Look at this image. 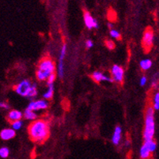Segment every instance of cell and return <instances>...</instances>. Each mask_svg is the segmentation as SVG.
<instances>
[{
  "mask_svg": "<svg viewBox=\"0 0 159 159\" xmlns=\"http://www.w3.org/2000/svg\"><path fill=\"white\" fill-rule=\"evenodd\" d=\"M56 65L53 60L48 56H45L40 60L37 66V70L36 72L37 78L40 81L48 80L50 76L55 74Z\"/></svg>",
  "mask_w": 159,
  "mask_h": 159,
  "instance_id": "2",
  "label": "cell"
},
{
  "mask_svg": "<svg viewBox=\"0 0 159 159\" xmlns=\"http://www.w3.org/2000/svg\"><path fill=\"white\" fill-rule=\"evenodd\" d=\"M110 36L112 37H113V38L116 39V40H120V39H121L120 33L117 31V30H110Z\"/></svg>",
  "mask_w": 159,
  "mask_h": 159,
  "instance_id": "22",
  "label": "cell"
},
{
  "mask_svg": "<svg viewBox=\"0 0 159 159\" xmlns=\"http://www.w3.org/2000/svg\"><path fill=\"white\" fill-rule=\"evenodd\" d=\"M159 82V73L155 74V76H154V79H153L152 82V86L153 87H156L157 86Z\"/></svg>",
  "mask_w": 159,
  "mask_h": 159,
  "instance_id": "25",
  "label": "cell"
},
{
  "mask_svg": "<svg viewBox=\"0 0 159 159\" xmlns=\"http://www.w3.org/2000/svg\"><path fill=\"white\" fill-rule=\"evenodd\" d=\"M66 52V44H63L62 46L61 52H60V59H59V64H58V75L60 79H63L64 75V66H63V60H64L65 55Z\"/></svg>",
  "mask_w": 159,
  "mask_h": 159,
  "instance_id": "7",
  "label": "cell"
},
{
  "mask_svg": "<svg viewBox=\"0 0 159 159\" xmlns=\"http://www.w3.org/2000/svg\"><path fill=\"white\" fill-rule=\"evenodd\" d=\"M56 74H53V75H52L47 80V85H50V84H54V82L56 81Z\"/></svg>",
  "mask_w": 159,
  "mask_h": 159,
  "instance_id": "24",
  "label": "cell"
},
{
  "mask_svg": "<svg viewBox=\"0 0 159 159\" xmlns=\"http://www.w3.org/2000/svg\"><path fill=\"white\" fill-rule=\"evenodd\" d=\"M37 85H36L35 83H33V86H32L31 90H30V93H29V95H28V97H27V98H35V97L37 96Z\"/></svg>",
  "mask_w": 159,
  "mask_h": 159,
  "instance_id": "19",
  "label": "cell"
},
{
  "mask_svg": "<svg viewBox=\"0 0 159 159\" xmlns=\"http://www.w3.org/2000/svg\"><path fill=\"white\" fill-rule=\"evenodd\" d=\"M144 143L147 144V147H148V148H149V150H150V151L151 153L154 152V150H156V148H157V143H156L155 141H154V139L150 140V141L144 142Z\"/></svg>",
  "mask_w": 159,
  "mask_h": 159,
  "instance_id": "18",
  "label": "cell"
},
{
  "mask_svg": "<svg viewBox=\"0 0 159 159\" xmlns=\"http://www.w3.org/2000/svg\"><path fill=\"white\" fill-rule=\"evenodd\" d=\"M0 107L1 108H6V109H7V108H9V105H7V103H5V102H1L0 103Z\"/></svg>",
  "mask_w": 159,
  "mask_h": 159,
  "instance_id": "29",
  "label": "cell"
},
{
  "mask_svg": "<svg viewBox=\"0 0 159 159\" xmlns=\"http://www.w3.org/2000/svg\"><path fill=\"white\" fill-rule=\"evenodd\" d=\"M121 132H122V129L120 126L116 127L115 130H114L113 135L112 137V142L114 145H118L121 139Z\"/></svg>",
  "mask_w": 159,
  "mask_h": 159,
  "instance_id": "13",
  "label": "cell"
},
{
  "mask_svg": "<svg viewBox=\"0 0 159 159\" xmlns=\"http://www.w3.org/2000/svg\"><path fill=\"white\" fill-rule=\"evenodd\" d=\"M93 46V42L91 40H87L86 41V48H91Z\"/></svg>",
  "mask_w": 159,
  "mask_h": 159,
  "instance_id": "26",
  "label": "cell"
},
{
  "mask_svg": "<svg viewBox=\"0 0 159 159\" xmlns=\"http://www.w3.org/2000/svg\"><path fill=\"white\" fill-rule=\"evenodd\" d=\"M108 27H109V29H110V30H113V29H112L113 25H112V24H111V23H109V24H108Z\"/></svg>",
  "mask_w": 159,
  "mask_h": 159,
  "instance_id": "31",
  "label": "cell"
},
{
  "mask_svg": "<svg viewBox=\"0 0 159 159\" xmlns=\"http://www.w3.org/2000/svg\"><path fill=\"white\" fill-rule=\"evenodd\" d=\"M154 42V31L151 27H147L143 33L142 40V46L146 53H148L151 50Z\"/></svg>",
  "mask_w": 159,
  "mask_h": 159,
  "instance_id": "4",
  "label": "cell"
},
{
  "mask_svg": "<svg viewBox=\"0 0 159 159\" xmlns=\"http://www.w3.org/2000/svg\"><path fill=\"white\" fill-rule=\"evenodd\" d=\"M147 77L146 76H143V77L141 78V79H140V86H144L146 85V83H147Z\"/></svg>",
  "mask_w": 159,
  "mask_h": 159,
  "instance_id": "27",
  "label": "cell"
},
{
  "mask_svg": "<svg viewBox=\"0 0 159 159\" xmlns=\"http://www.w3.org/2000/svg\"><path fill=\"white\" fill-rule=\"evenodd\" d=\"M139 65L142 70H147L152 66V61L149 60V59H145V60H143L140 61Z\"/></svg>",
  "mask_w": 159,
  "mask_h": 159,
  "instance_id": "16",
  "label": "cell"
},
{
  "mask_svg": "<svg viewBox=\"0 0 159 159\" xmlns=\"http://www.w3.org/2000/svg\"><path fill=\"white\" fill-rule=\"evenodd\" d=\"M10 154V150L7 147H2L0 149V156L2 158H7Z\"/></svg>",
  "mask_w": 159,
  "mask_h": 159,
  "instance_id": "20",
  "label": "cell"
},
{
  "mask_svg": "<svg viewBox=\"0 0 159 159\" xmlns=\"http://www.w3.org/2000/svg\"><path fill=\"white\" fill-rule=\"evenodd\" d=\"M83 17H84V21L86 24V26L87 27L89 30H92V29H98V23L96 19L92 17L89 12L86 10H84L83 12Z\"/></svg>",
  "mask_w": 159,
  "mask_h": 159,
  "instance_id": "8",
  "label": "cell"
},
{
  "mask_svg": "<svg viewBox=\"0 0 159 159\" xmlns=\"http://www.w3.org/2000/svg\"><path fill=\"white\" fill-rule=\"evenodd\" d=\"M22 112L18 110H11L7 115V120L12 124L15 121L21 120L22 118Z\"/></svg>",
  "mask_w": 159,
  "mask_h": 159,
  "instance_id": "12",
  "label": "cell"
},
{
  "mask_svg": "<svg viewBox=\"0 0 159 159\" xmlns=\"http://www.w3.org/2000/svg\"><path fill=\"white\" fill-rule=\"evenodd\" d=\"M153 108H154V110H159V104L158 103H154Z\"/></svg>",
  "mask_w": 159,
  "mask_h": 159,
  "instance_id": "30",
  "label": "cell"
},
{
  "mask_svg": "<svg viewBox=\"0 0 159 159\" xmlns=\"http://www.w3.org/2000/svg\"><path fill=\"white\" fill-rule=\"evenodd\" d=\"M11 126H12V129H14V131H18V130H19L20 128H21V126H22V122H21V120L15 121V122L11 124Z\"/></svg>",
  "mask_w": 159,
  "mask_h": 159,
  "instance_id": "21",
  "label": "cell"
},
{
  "mask_svg": "<svg viewBox=\"0 0 159 159\" xmlns=\"http://www.w3.org/2000/svg\"><path fill=\"white\" fill-rule=\"evenodd\" d=\"M154 103H158L159 104V92H157L154 95Z\"/></svg>",
  "mask_w": 159,
  "mask_h": 159,
  "instance_id": "28",
  "label": "cell"
},
{
  "mask_svg": "<svg viewBox=\"0 0 159 159\" xmlns=\"http://www.w3.org/2000/svg\"><path fill=\"white\" fill-rule=\"evenodd\" d=\"M150 154H151V152L149 150L147 144L144 143L143 145L142 146L141 149H140V157L142 159H148L150 157Z\"/></svg>",
  "mask_w": 159,
  "mask_h": 159,
  "instance_id": "14",
  "label": "cell"
},
{
  "mask_svg": "<svg viewBox=\"0 0 159 159\" xmlns=\"http://www.w3.org/2000/svg\"><path fill=\"white\" fill-rule=\"evenodd\" d=\"M105 45H106V47L108 48V49H110V50H112V49H114V48H115V44H114V42L112 40H105Z\"/></svg>",
  "mask_w": 159,
  "mask_h": 159,
  "instance_id": "23",
  "label": "cell"
},
{
  "mask_svg": "<svg viewBox=\"0 0 159 159\" xmlns=\"http://www.w3.org/2000/svg\"><path fill=\"white\" fill-rule=\"evenodd\" d=\"M91 78L93 79V80L96 82H102V81H108V82H113L112 79L105 76L103 73L100 71H94L92 75H91Z\"/></svg>",
  "mask_w": 159,
  "mask_h": 159,
  "instance_id": "10",
  "label": "cell"
},
{
  "mask_svg": "<svg viewBox=\"0 0 159 159\" xmlns=\"http://www.w3.org/2000/svg\"><path fill=\"white\" fill-rule=\"evenodd\" d=\"M112 73V79L113 82H117V83H122L124 81V69L119 65H113L111 70Z\"/></svg>",
  "mask_w": 159,
  "mask_h": 159,
  "instance_id": "6",
  "label": "cell"
},
{
  "mask_svg": "<svg viewBox=\"0 0 159 159\" xmlns=\"http://www.w3.org/2000/svg\"><path fill=\"white\" fill-rule=\"evenodd\" d=\"M16 135L15 131L11 128H5L0 132V137L2 140H10Z\"/></svg>",
  "mask_w": 159,
  "mask_h": 159,
  "instance_id": "11",
  "label": "cell"
},
{
  "mask_svg": "<svg viewBox=\"0 0 159 159\" xmlns=\"http://www.w3.org/2000/svg\"><path fill=\"white\" fill-rule=\"evenodd\" d=\"M24 117L26 120H35L37 118V114L33 112V111L30 110L29 108H26L24 112Z\"/></svg>",
  "mask_w": 159,
  "mask_h": 159,
  "instance_id": "17",
  "label": "cell"
},
{
  "mask_svg": "<svg viewBox=\"0 0 159 159\" xmlns=\"http://www.w3.org/2000/svg\"><path fill=\"white\" fill-rule=\"evenodd\" d=\"M28 131L32 141L37 143H44L50 135L48 124L43 120H37L31 123Z\"/></svg>",
  "mask_w": 159,
  "mask_h": 159,
  "instance_id": "1",
  "label": "cell"
},
{
  "mask_svg": "<svg viewBox=\"0 0 159 159\" xmlns=\"http://www.w3.org/2000/svg\"><path fill=\"white\" fill-rule=\"evenodd\" d=\"M48 90L44 93L43 97H44V99L50 100L52 98L53 94H54V84L48 85Z\"/></svg>",
  "mask_w": 159,
  "mask_h": 159,
  "instance_id": "15",
  "label": "cell"
},
{
  "mask_svg": "<svg viewBox=\"0 0 159 159\" xmlns=\"http://www.w3.org/2000/svg\"><path fill=\"white\" fill-rule=\"evenodd\" d=\"M154 131H155L154 109L152 106H148L145 115V128L143 131L144 142L154 139Z\"/></svg>",
  "mask_w": 159,
  "mask_h": 159,
  "instance_id": "3",
  "label": "cell"
},
{
  "mask_svg": "<svg viewBox=\"0 0 159 159\" xmlns=\"http://www.w3.org/2000/svg\"><path fill=\"white\" fill-rule=\"evenodd\" d=\"M33 84L29 80H23L14 86V90L18 94L27 98L30 93Z\"/></svg>",
  "mask_w": 159,
  "mask_h": 159,
  "instance_id": "5",
  "label": "cell"
},
{
  "mask_svg": "<svg viewBox=\"0 0 159 159\" xmlns=\"http://www.w3.org/2000/svg\"><path fill=\"white\" fill-rule=\"evenodd\" d=\"M48 106V103L46 100H38L37 102H31L28 105V108L30 110L36 111L40 110V109H45Z\"/></svg>",
  "mask_w": 159,
  "mask_h": 159,
  "instance_id": "9",
  "label": "cell"
}]
</instances>
